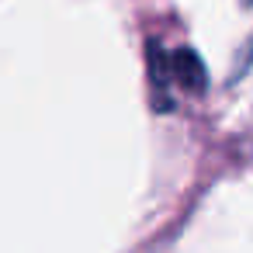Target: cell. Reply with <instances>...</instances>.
<instances>
[{
    "label": "cell",
    "instance_id": "cell-1",
    "mask_svg": "<svg viewBox=\"0 0 253 253\" xmlns=\"http://www.w3.org/2000/svg\"><path fill=\"white\" fill-rule=\"evenodd\" d=\"M167 70H170V80H177V84H180L184 90H191V94L205 90V84H208L205 63H201V56L191 52V49H173V56L167 59Z\"/></svg>",
    "mask_w": 253,
    "mask_h": 253
}]
</instances>
